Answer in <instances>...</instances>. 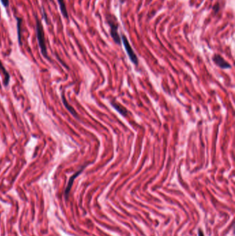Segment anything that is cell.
Segmentation results:
<instances>
[{"mask_svg": "<svg viewBox=\"0 0 235 236\" xmlns=\"http://www.w3.org/2000/svg\"><path fill=\"white\" fill-rule=\"evenodd\" d=\"M0 70H2V73H4V86H7L9 83V81H10V75L8 73V71H6L5 67L3 66L2 63L0 62Z\"/></svg>", "mask_w": 235, "mask_h": 236, "instance_id": "cell-9", "label": "cell"}, {"mask_svg": "<svg viewBox=\"0 0 235 236\" xmlns=\"http://www.w3.org/2000/svg\"><path fill=\"white\" fill-rule=\"evenodd\" d=\"M43 15H44V20H45V21H46V24H48V19H47V16L46 15V12H44V8H43Z\"/></svg>", "mask_w": 235, "mask_h": 236, "instance_id": "cell-13", "label": "cell"}, {"mask_svg": "<svg viewBox=\"0 0 235 236\" xmlns=\"http://www.w3.org/2000/svg\"><path fill=\"white\" fill-rule=\"evenodd\" d=\"M58 2L59 3V8L60 10H61V12L62 15L63 16V17L66 19H68V13L67 11V8H66V6L65 4V2L64 0H58Z\"/></svg>", "mask_w": 235, "mask_h": 236, "instance_id": "cell-8", "label": "cell"}, {"mask_svg": "<svg viewBox=\"0 0 235 236\" xmlns=\"http://www.w3.org/2000/svg\"><path fill=\"white\" fill-rule=\"evenodd\" d=\"M110 104H111V105H112V106L117 111V112L122 115V116H123V117L128 116V111L125 107H123L121 104L115 102V101H111Z\"/></svg>", "mask_w": 235, "mask_h": 236, "instance_id": "cell-6", "label": "cell"}, {"mask_svg": "<svg viewBox=\"0 0 235 236\" xmlns=\"http://www.w3.org/2000/svg\"><path fill=\"white\" fill-rule=\"evenodd\" d=\"M35 20H36V33H37V38L38 43H39V46L40 48L41 52H42V55L44 57L48 59V55L47 52V47L46 44V40H45V34H44V28L42 24V22L39 20V18L37 17V16H35Z\"/></svg>", "mask_w": 235, "mask_h": 236, "instance_id": "cell-1", "label": "cell"}, {"mask_svg": "<svg viewBox=\"0 0 235 236\" xmlns=\"http://www.w3.org/2000/svg\"><path fill=\"white\" fill-rule=\"evenodd\" d=\"M1 2L2 5L4 6V7H8L9 6V0H1Z\"/></svg>", "mask_w": 235, "mask_h": 236, "instance_id": "cell-11", "label": "cell"}, {"mask_svg": "<svg viewBox=\"0 0 235 236\" xmlns=\"http://www.w3.org/2000/svg\"><path fill=\"white\" fill-rule=\"evenodd\" d=\"M212 60H213L215 64L221 68L226 69L231 68V65L230 64L228 63L226 60H225L224 58H223L220 55H218V54H215V55L212 57Z\"/></svg>", "mask_w": 235, "mask_h": 236, "instance_id": "cell-5", "label": "cell"}, {"mask_svg": "<svg viewBox=\"0 0 235 236\" xmlns=\"http://www.w3.org/2000/svg\"><path fill=\"white\" fill-rule=\"evenodd\" d=\"M198 236H204V234L201 229H199L198 230Z\"/></svg>", "mask_w": 235, "mask_h": 236, "instance_id": "cell-12", "label": "cell"}, {"mask_svg": "<svg viewBox=\"0 0 235 236\" xmlns=\"http://www.w3.org/2000/svg\"><path fill=\"white\" fill-rule=\"evenodd\" d=\"M88 164H85L84 166H83V167H81V168L79 169L78 171L76 172V173L75 174H73L72 175V176L71 177V178H70V180L68 181V183L67 184V186H66V189H65V191H64V196H65V198L66 200H68V196H69V193H70V191H71V188L72 186V184H73V182L75 180V178L77 177L78 175H80L82 171H83L84 170V168L86 167V166L88 165Z\"/></svg>", "mask_w": 235, "mask_h": 236, "instance_id": "cell-4", "label": "cell"}, {"mask_svg": "<svg viewBox=\"0 0 235 236\" xmlns=\"http://www.w3.org/2000/svg\"><path fill=\"white\" fill-rule=\"evenodd\" d=\"M62 97L63 103V104H64V106H66V108H67V109L68 110L69 112L71 113L72 115V116H73L75 117H78L77 113H76V111H75L74 108H72L71 106H70V105L68 104V103L67 102V101H66V99H65V97H64V95H63V94L62 95Z\"/></svg>", "mask_w": 235, "mask_h": 236, "instance_id": "cell-10", "label": "cell"}, {"mask_svg": "<svg viewBox=\"0 0 235 236\" xmlns=\"http://www.w3.org/2000/svg\"><path fill=\"white\" fill-rule=\"evenodd\" d=\"M107 22L110 27V35L112 37L114 41L120 45L122 43L121 37L118 33L119 24L117 23V20L115 16H107Z\"/></svg>", "mask_w": 235, "mask_h": 236, "instance_id": "cell-2", "label": "cell"}, {"mask_svg": "<svg viewBox=\"0 0 235 236\" xmlns=\"http://www.w3.org/2000/svg\"><path fill=\"white\" fill-rule=\"evenodd\" d=\"M16 20H17V37H18V42L19 44L21 46V24L23 20L21 18L16 17Z\"/></svg>", "mask_w": 235, "mask_h": 236, "instance_id": "cell-7", "label": "cell"}, {"mask_svg": "<svg viewBox=\"0 0 235 236\" xmlns=\"http://www.w3.org/2000/svg\"><path fill=\"white\" fill-rule=\"evenodd\" d=\"M121 39H122V40L123 41V45H124L125 49L126 50V53H127V54H128L130 59L131 60V62L134 64L135 65L137 66L138 63H139L138 57H137V56H136L134 50H133L132 48L131 44H130L126 36L125 35L122 34V38H121Z\"/></svg>", "mask_w": 235, "mask_h": 236, "instance_id": "cell-3", "label": "cell"}]
</instances>
